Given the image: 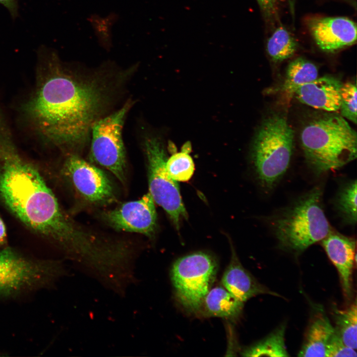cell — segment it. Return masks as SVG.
<instances>
[{
    "label": "cell",
    "mask_w": 357,
    "mask_h": 357,
    "mask_svg": "<svg viewBox=\"0 0 357 357\" xmlns=\"http://www.w3.org/2000/svg\"><path fill=\"white\" fill-rule=\"evenodd\" d=\"M0 167V197L25 225L58 245L71 260L89 251L100 235L61 209L38 170L12 150Z\"/></svg>",
    "instance_id": "obj_1"
},
{
    "label": "cell",
    "mask_w": 357,
    "mask_h": 357,
    "mask_svg": "<svg viewBox=\"0 0 357 357\" xmlns=\"http://www.w3.org/2000/svg\"><path fill=\"white\" fill-rule=\"evenodd\" d=\"M26 107L28 117L45 137L60 146L76 147L109 104L108 85L98 79L54 69Z\"/></svg>",
    "instance_id": "obj_2"
},
{
    "label": "cell",
    "mask_w": 357,
    "mask_h": 357,
    "mask_svg": "<svg viewBox=\"0 0 357 357\" xmlns=\"http://www.w3.org/2000/svg\"><path fill=\"white\" fill-rule=\"evenodd\" d=\"M300 140L306 162L317 175L338 170L357 158V132L338 115L311 120L301 131Z\"/></svg>",
    "instance_id": "obj_3"
},
{
    "label": "cell",
    "mask_w": 357,
    "mask_h": 357,
    "mask_svg": "<svg viewBox=\"0 0 357 357\" xmlns=\"http://www.w3.org/2000/svg\"><path fill=\"white\" fill-rule=\"evenodd\" d=\"M322 196L321 188L315 186L275 218L273 227L282 247L301 252L329 234L331 228L323 211Z\"/></svg>",
    "instance_id": "obj_4"
},
{
    "label": "cell",
    "mask_w": 357,
    "mask_h": 357,
    "mask_svg": "<svg viewBox=\"0 0 357 357\" xmlns=\"http://www.w3.org/2000/svg\"><path fill=\"white\" fill-rule=\"evenodd\" d=\"M294 130L284 117L273 115L264 120L252 143L251 158L261 184L271 189L287 171L294 147Z\"/></svg>",
    "instance_id": "obj_5"
},
{
    "label": "cell",
    "mask_w": 357,
    "mask_h": 357,
    "mask_svg": "<svg viewBox=\"0 0 357 357\" xmlns=\"http://www.w3.org/2000/svg\"><path fill=\"white\" fill-rule=\"evenodd\" d=\"M68 274L60 260L33 259L6 247L0 251V298L52 286Z\"/></svg>",
    "instance_id": "obj_6"
},
{
    "label": "cell",
    "mask_w": 357,
    "mask_h": 357,
    "mask_svg": "<svg viewBox=\"0 0 357 357\" xmlns=\"http://www.w3.org/2000/svg\"><path fill=\"white\" fill-rule=\"evenodd\" d=\"M218 270L211 254L195 252L178 259L171 269V279L179 303L191 313L200 312L204 298L215 280Z\"/></svg>",
    "instance_id": "obj_7"
},
{
    "label": "cell",
    "mask_w": 357,
    "mask_h": 357,
    "mask_svg": "<svg viewBox=\"0 0 357 357\" xmlns=\"http://www.w3.org/2000/svg\"><path fill=\"white\" fill-rule=\"evenodd\" d=\"M130 107L131 103H126L117 111L97 120L91 129V159L112 172L122 184L126 180V167L122 129Z\"/></svg>",
    "instance_id": "obj_8"
},
{
    "label": "cell",
    "mask_w": 357,
    "mask_h": 357,
    "mask_svg": "<svg viewBox=\"0 0 357 357\" xmlns=\"http://www.w3.org/2000/svg\"><path fill=\"white\" fill-rule=\"evenodd\" d=\"M144 148L147 161L149 192L178 229L180 220L186 218L187 213L177 181L166 169L167 159L163 144L159 139L151 137L145 140Z\"/></svg>",
    "instance_id": "obj_9"
},
{
    "label": "cell",
    "mask_w": 357,
    "mask_h": 357,
    "mask_svg": "<svg viewBox=\"0 0 357 357\" xmlns=\"http://www.w3.org/2000/svg\"><path fill=\"white\" fill-rule=\"evenodd\" d=\"M62 171L76 193L87 203L103 205L116 200L114 187L106 174L78 156H69Z\"/></svg>",
    "instance_id": "obj_10"
},
{
    "label": "cell",
    "mask_w": 357,
    "mask_h": 357,
    "mask_svg": "<svg viewBox=\"0 0 357 357\" xmlns=\"http://www.w3.org/2000/svg\"><path fill=\"white\" fill-rule=\"evenodd\" d=\"M154 201L148 192L140 199L125 202L104 212L103 220L119 231L140 233L153 238L157 227Z\"/></svg>",
    "instance_id": "obj_11"
},
{
    "label": "cell",
    "mask_w": 357,
    "mask_h": 357,
    "mask_svg": "<svg viewBox=\"0 0 357 357\" xmlns=\"http://www.w3.org/2000/svg\"><path fill=\"white\" fill-rule=\"evenodd\" d=\"M310 33L322 51L335 52L350 46L357 40V25L345 17L313 19L309 23Z\"/></svg>",
    "instance_id": "obj_12"
},
{
    "label": "cell",
    "mask_w": 357,
    "mask_h": 357,
    "mask_svg": "<svg viewBox=\"0 0 357 357\" xmlns=\"http://www.w3.org/2000/svg\"><path fill=\"white\" fill-rule=\"evenodd\" d=\"M321 242L329 258L338 270L344 294L350 298L356 262V241L331 230Z\"/></svg>",
    "instance_id": "obj_13"
},
{
    "label": "cell",
    "mask_w": 357,
    "mask_h": 357,
    "mask_svg": "<svg viewBox=\"0 0 357 357\" xmlns=\"http://www.w3.org/2000/svg\"><path fill=\"white\" fill-rule=\"evenodd\" d=\"M343 83L332 76H325L299 87L295 95L301 103L328 112L339 110Z\"/></svg>",
    "instance_id": "obj_14"
},
{
    "label": "cell",
    "mask_w": 357,
    "mask_h": 357,
    "mask_svg": "<svg viewBox=\"0 0 357 357\" xmlns=\"http://www.w3.org/2000/svg\"><path fill=\"white\" fill-rule=\"evenodd\" d=\"M222 284L228 291L243 302L261 294L279 296L259 283L243 267L233 247L230 262L223 275Z\"/></svg>",
    "instance_id": "obj_15"
},
{
    "label": "cell",
    "mask_w": 357,
    "mask_h": 357,
    "mask_svg": "<svg viewBox=\"0 0 357 357\" xmlns=\"http://www.w3.org/2000/svg\"><path fill=\"white\" fill-rule=\"evenodd\" d=\"M334 331V327L323 309L316 308L298 356L326 357L327 345Z\"/></svg>",
    "instance_id": "obj_16"
},
{
    "label": "cell",
    "mask_w": 357,
    "mask_h": 357,
    "mask_svg": "<svg viewBox=\"0 0 357 357\" xmlns=\"http://www.w3.org/2000/svg\"><path fill=\"white\" fill-rule=\"evenodd\" d=\"M243 302L225 288H211L205 297L200 311L205 316L235 319L241 314Z\"/></svg>",
    "instance_id": "obj_17"
},
{
    "label": "cell",
    "mask_w": 357,
    "mask_h": 357,
    "mask_svg": "<svg viewBox=\"0 0 357 357\" xmlns=\"http://www.w3.org/2000/svg\"><path fill=\"white\" fill-rule=\"evenodd\" d=\"M318 74L317 67L310 61L301 58L292 61L288 66L282 86L288 99L295 95L299 87L317 78Z\"/></svg>",
    "instance_id": "obj_18"
},
{
    "label": "cell",
    "mask_w": 357,
    "mask_h": 357,
    "mask_svg": "<svg viewBox=\"0 0 357 357\" xmlns=\"http://www.w3.org/2000/svg\"><path fill=\"white\" fill-rule=\"evenodd\" d=\"M286 325L282 324L266 337L246 347L241 352L243 357H289L285 335Z\"/></svg>",
    "instance_id": "obj_19"
},
{
    "label": "cell",
    "mask_w": 357,
    "mask_h": 357,
    "mask_svg": "<svg viewBox=\"0 0 357 357\" xmlns=\"http://www.w3.org/2000/svg\"><path fill=\"white\" fill-rule=\"evenodd\" d=\"M335 331L345 344L354 350L357 348V305L355 299L347 308L333 310Z\"/></svg>",
    "instance_id": "obj_20"
},
{
    "label": "cell",
    "mask_w": 357,
    "mask_h": 357,
    "mask_svg": "<svg viewBox=\"0 0 357 357\" xmlns=\"http://www.w3.org/2000/svg\"><path fill=\"white\" fill-rule=\"evenodd\" d=\"M297 49L296 41L283 27L275 30L267 43V53L275 61H281L291 58Z\"/></svg>",
    "instance_id": "obj_21"
},
{
    "label": "cell",
    "mask_w": 357,
    "mask_h": 357,
    "mask_svg": "<svg viewBox=\"0 0 357 357\" xmlns=\"http://www.w3.org/2000/svg\"><path fill=\"white\" fill-rule=\"evenodd\" d=\"M190 150V143H185L181 152L174 153L166 161L167 172L170 177L177 181H187L194 173V163L189 155Z\"/></svg>",
    "instance_id": "obj_22"
},
{
    "label": "cell",
    "mask_w": 357,
    "mask_h": 357,
    "mask_svg": "<svg viewBox=\"0 0 357 357\" xmlns=\"http://www.w3.org/2000/svg\"><path fill=\"white\" fill-rule=\"evenodd\" d=\"M357 181H352L340 191L337 199L338 211L344 221L351 225L357 222Z\"/></svg>",
    "instance_id": "obj_23"
},
{
    "label": "cell",
    "mask_w": 357,
    "mask_h": 357,
    "mask_svg": "<svg viewBox=\"0 0 357 357\" xmlns=\"http://www.w3.org/2000/svg\"><path fill=\"white\" fill-rule=\"evenodd\" d=\"M357 85L348 82L343 84L341 90L340 109L343 117L357 123Z\"/></svg>",
    "instance_id": "obj_24"
},
{
    "label": "cell",
    "mask_w": 357,
    "mask_h": 357,
    "mask_svg": "<svg viewBox=\"0 0 357 357\" xmlns=\"http://www.w3.org/2000/svg\"><path fill=\"white\" fill-rule=\"evenodd\" d=\"M357 356L356 350L346 346L335 330L327 345L326 357H356Z\"/></svg>",
    "instance_id": "obj_25"
},
{
    "label": "cell",
    "mask_w": 357,
    "mask_h": 357,
    "mask_svg": "<svg viewBox=\"0 0 357 357\" xmlns=\"http://www.w3.org/2000/svg\"><path fill=\"white\" fill-rule=\"evenodd\" d=\"M266 16L270 17L275 12V0H256Z\"/></svg>",
    "instance_id": "obj_26"
},
{
    "label": "cell",
    "mask_w": 357,
    "mask_h": 357,
    "mask_svg": "<svg viewBox=\"0 0 357 357\" xmlns=\"http://www.w3.org/2000/svg\"><path fill=\"white\" fill-rule=\"evenodd\" d=\"M0 3L4 5L13 17H16L17 14V0H0Z\"/></svg>",
    "instance_id": "obj_27"
},
{
    "label": "cell",
    "mask_w": 357,
    "mask_h": 357,
    "mask_svg": "<svg viewBox=\"0 0 357 357\" xmlns=\"http://www.w3.org/2000/svg\"><path fill=\"white\" fill-rule=\"evenodd\" d=\"M6 234L4 223L0 217V245H3L6 242Z\"/></svg>",
    "instance_id": "obj_28"
},
{
    "label": "cell",
    "mask_w": 357,
    "mask_h": 357,
    "mask_svg": "<svg viewBox=\"0 0 357 357\" xmlns=\"http://www.w3.org/2000/svg\"><path fill=\"white\" fill-rule=\"evenodd\" d=\"M10 149L0 146V161L3 160L8 154Z\"/></svg>",
    "instance_id": "obj_29"
}]
</instances>
